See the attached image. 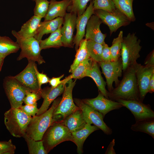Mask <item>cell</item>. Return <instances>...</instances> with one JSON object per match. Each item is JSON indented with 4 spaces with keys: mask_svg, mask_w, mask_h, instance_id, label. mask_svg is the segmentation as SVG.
Here are the masks:
<instances>
[{
    "mask_svg": "<svg viewBox=\"0 0 154 154\" xmlns=\"http://www.w3.org/2000/svg\"><path fill=\"white\" fill-rule=\"evenodd\" d=\"M123 72L122 80L112 91L108 92L109 98L115 101L119 99L140 101L135 70L133 66L132 65Z\"/></svg>",
    "mask_w": 154,
    "mask_h": 154,
    "instance_id": "6da1fadb",
    "label": "cell"
},
{
    "mask_svg": "<svg viewBox=\"0 0 154 154\" xmlns=\"http://www.w3.org/2000/svg\"><path fill=\"white\" fill-rule=\"evenodd\" d=\"M61 98L55 99L51 107L42 114L32 117L26 129V133L36 141L42 140L48 128L55 121L52 116L54 111Z\"/></svg>",
    "mask_w": 154,
    "mask_h": 154,
    "instance_id": "7a4b0ae2",
    "label": "cell"
},
{
    "mask_svg": "<svg viewBox=\"0 0 154 154\" xmlns=\"http://www.w3.org/2000/svg\"><path fill=\"white\" fill-rule=\"evenodd\" d=\"M32 117L27 115L21 109L11 108L4 114V122L11 135L23 137L26 133Z\"/></svg>",
    "mask_w": 154,
    "mask_h": 154,
    "instance_id": "3957f363",
    "label": "cell"
},
{
    "mask_svg": "<svg viewBox=\"0 0 154 154\" xmlns=\"http://www.w3.org/2000/svg\"><path fill=\"white\" fill-rule=\"evenodd\" d=\"M42 140L48 153L60 143L66 141L72 142L71 133L60 121H55L44 134Z\"/></svg>",
    "mask_w": 154,
    "mask_h": 154,
    "instance_id": "277c9868",
    "label": "cell"
},
{
    "mask_svg": "<svg viewBox=\"0 0 154 154\" xmlns=\"http://www.w3.org/2000/svg\"><path fill=\"white\" fill-rule=\"evenodd\" d=\"M12 35L16 38L20 48V54L17 58L20 60L24 58H26L28 61L37 62L39 64L45 62L40 54L41 49L39 41L34 37L25 38L20 36L17 32L14 30L11 31Z\"/></svg>",
    "mask_w": 154,
    "mask_h": 154,
    "instance_id": "5b68a950",
    "label": "cell"
},
{
    "mask_svg": "<svg viewBox=\"0 0 154 154\" xmlns=\"http://www.w3.org/2000/svg\"><path fill=\"white\" fill-rule=\"evenodd\" d=\"M140 42L135 33H129L123 37L121 51L123 72L137 62L140 57L139 52L142 48Z\"/></svg>",
    "mask_w": 154,
    "mask_h": 154,
    "instance_id": "8992f818",
    "label": "cell"
},
{
    "mask_svg": "<svg viewBox=\"0 0 154 154\" xmlns=\"http://www.w3.org/2000/svg\"><path fill=\"white\" fill-rule=\"evenodd\" d=\"M76 80H68L65 84L62 97L59 104L54 110L52 118L55 121H61L79 108L76 105L72 98L73 89Z\"/></svg>",
    "mask_w": 154,
    "mask_h": 154,
    "instance_id": "52a82bcc",
    "label": "cell"
},
{
    "mask_svg": "<svg viewBox=\"0 0 154 154\" xmlns=\"http://www.w3.org/2000/svg\"><path fill=\"white\" fill-rule=\"evenodd\" d=\"M3 85L11 108H20L22 105L27 94L32 91L22 84L13 76L5 77Z\"/></svg>",
    "mask_w": 154,
    "mask_h": 154,
    "instance_id": "ba28073f",
    "label": "cell"
},
{
    "mask_svg": "<svg viewBox=\"0 0 154 154\" xmlns=\"http://www.w3.org/2000/svg\"><path fill=\"white\" fill-rule=\"evenodd\" d=\"M74 101L81 110L86 123L93 124L106 135H110L112 133V130L104 121L101 114L85 104L80 99L74 98Z\"/></svg>",
    "mask_w": 154,
    "mask_h": 154,
    "instance_id": "9c48e42d",
    "label": "cell"
},
{
    "mask_svg": "<svg viewBox=\"0 0 154 154\" xmlns=\"http://www.w3.org/2000/svg\"><path fill=\"white\" fill-rule=\"evenodd\" d=\"M94 14L108 26L110 35L121 27L126 26L131 22L124 14L116 8L111 12L101 9L95 10Z\"/></svg>",
    "mask_w": 154,
    "mask_h": 154,
    "instance_id": "30bf717a",
    "label": "cell"
},
{
    "mask_svg": "<svg viewBox=\"0 0 154 154\" xmlns=\"http://www.w3.org/2000/svg\"><path fill=\"white\" fill-rule=\"evenodd\" d=\"M98 63L101 67L102 73L106 78L108 92H110L114 88L113 83L114 82L115 86L116 87L120 81L118 78L122 75L123 65L121 57L116 61H102Z\"/></svg>",
    "mask_w": 154,
    "mask_h": 154,
    "instance_id": "8fae6325",
    "label": "cell"
},
{
    "mask_svg": "<svg viewBox=\"0 0 154 154\" xmlns=\"http://www.w3.org/2000/svg\"><path fill=\"white\" fill-rule=\"evenodd\" d=\"M132 65L135 70L140 100L143 102L148 93L149 83L152 74L154 72V66L142 65L137 62Z\"/></svg>",
    "mask_w": 154,
    "mask_h": 154,
    "instance_id": "7c38bea8",
    "label": "cell"
},
{
    "mask_svg": "<svg viewBox=\"0 0 154 154\" xmlns=\"http://www.w3.org/2000/svg\"><path fill=\"white\" fill-rule=\"evenodd\" d=\"M37 66L35 62L29 60L25 69L13 76L22 84L32 91L40 93L41 88L39 87L37 78L35 70Z\"/></svg>",
    "mask_w": 154,
    "mask_h": 154,
    "instance_id": "4fadbf2b",
    "label": "cell"
},
{
    "mask_svg": "<svg viewBox=\"0 0 154 154\" xmlns=\"http://www.w3.org/2000/svg\"><path fill=\"white\" fill-rule=\"evenodd\" d=\"M116 101L129 109L133 115L136 121L154 118V112L149 104H145L139 100H127L120 99Z\"/></svg>",
    "mask_w": 154,
    "mask_h": 154,
    "instance_id": "5bb4252c",
    "label": "cell"
},
{
    "mask_svg": "<svg viewBox=\"0 0 154 154\" xmlns=\"http://www.w3.org/2000/svg\"><path fill=\"white\" fill-rule=\"evenodd\" d=\"M82 100L85 104L101 114L104 118L106 114L110 111L119 109L123 107L119 102L105 98L99 91L96 97Z\"/></svg>",
    "mask_w": 154,
    "mask_h": 154,
    "instance_id": "9a60e30c",
    "label": "cell"
},
{
    "mask_svg": "<svg viewBox=\"0 0 154 154\" xmlns=\"http://www.w3.org/2000/svg\"><path fill=\"white\" fill-rule=\"evenodd\" d=\"M76 15L73 13H66L63 18V26L61 29V42L63 46L73 47L74 32L76 27Z\"/></svg>",
    "mask_w": 154,
    "mask_h": 154,
    "instance_id": "2e32d148",
    "label": "cell"
},
{
    "mask_svg": "<svg viewBox=\"0 0 154 154\" xmlns=\"http://www.w3.org/2000/svg\"><path fill=\"white\" fill-rule=\"evenodd\" d=\"M89 6L82 15L77 16L76 29V33L74 36V44L75 49L78 48L80 43L85 35L86 29L88 22L91 16L94 14L93 6L94 0H90Z\"/></svg>",
    "mask_w": 154,
    "mask_h": 154,
    "instance_id": "e0dca14e",
    "label": "cell"
},
{
    "mask_svg": "<svg viewBox=\"0 0 154 154\" xmlns=\"http://www.w3.org/2000/svg\"><path fill=\"white\" fill-rule=\"evenodd\" d=\"M102 23L100 19L96 15H92L87 24L86 29L85 39L91 40L102 45L104 44L106 34L101 31L100 26Z\"/></svg>",
    "mask_w": 154,
    "mask_h": 154,
    "instance_id": "ac0fdd59",
    "label": "cell"
},
{
    "mask_svg": "<svg viewBox=\"0 0 154 154\" xmlns=\"http://www.w3.org/2000/svg\"><path fill=\"white\" fill-rule=\"evenodd\" d=\"M65 84L61 83L52 89L51 87H46L41 89L40 94L43 99V101L36 116L39 115L47 110L50 104L63 93Z\"/></svg>",
    "mask_w": 154,
    "mask_h": 154,
    "instance_id": "d6986e66",
    "label": "cell"
},
{
    "mask_svg": "<svg viewBox=\"0 0 154 154\" xmlns=\"http://www.w3.org/2000/svg\"><path fill=\"white\" fill-rule=\"evenodd\" d=\"M71 1V0L60 1L50 0L47 12L44 17V21L52 20L59 17L64 18Z\"/></svg>",
    "mask_w": 154,
    "mask_h": 154,
    "instance_id": "ffe728a7",
    "label": "cell"
},
{
    "mask_svg": "<svg viewBox=\"0 0 154 154\" xmlns=\"http://www.w3.org/2000/svg\"><path fill=\"white\" fill-rule=\"evenodd\" d=\"M99 129L96 126L86 123L81 129L71 133L72 142L76 145L78 154L83 153V145L87 137L92 133Z\"/></svg>",
    "mask_w": 154,
    "mask_h": 154,
    "instance_id": "44dd1931",
    "label": "cell"
},
{
    "mask_svg": "<svg viewBox=\"0 0 154 154\" xmlns=\"http://www.w3.org/2000/svg\"><path fill=\"white\" fill-rule=\"evenodd\" d=\"M63 21V18L60 17L49 21H41L34 38L39 41L44 35L51 33L61 27Z\"/></svg>",
    "mask_w": 154,
    "mask_h": 154,
    "instance_id": "7402d4cb",
    "label": "cell"
},
{
    "mask_svg": "<svg viewBox=\"0 0 154 154\" xmlns=\"http://www.w3.org/2000/svg\"><path fill=\"white\" fill-rule=\"evenodd\" d=\"M98 63L93 60L90 67L87 70L86 77L91 78L94 80L100 92L107 98L108 97V91L106 88V83L104 80L101 75Z\"/></svg>",
    "mask_w": 154,
    "mask_h": 154,
    "instance_id": "603a6c76",
    "label": "cell"
},
{
    "mask_svg": "<svg viewBox=\"0 0 154 154\" xmlns=\"http://www.w3.org/2000/svg\"><path fill=\"white\" fill-rule=\"evenodd\" d=\"M60 121L71 133L81 129L86 123L80 109Z\"/></svg>",
    "mask_w": 154,
    "mask_h": 154,
    "instance_id": "cb8c5ba5",
    "label": "cell"
},
{
    "mask_svg": "<svg viewBox=\"0 0 154 154\" xmlns=\"http://www.w3.org/2000/svg\"><path fill=\"white\" fill-rule=\"evenodd\" d=\"M41 19V17L34 15L23 24L18 33L25 38L34 37Z\"/></svg>",
    "mask_w": 154,
    "mask_h": 154,
    "instance_id": "d4e9b609",
    "label": "cell"
},
{
    "mask_svg": "<svg viewBox=\"0 0 154 154\" xmlns=\"http://www.w3.org/2000/svg\"><path fill=\"white\" fill-rule=\"evenodd\" d=\"M19 49L16 42L9 37L0 36V58L4 59L10 54L17 52Z\"/></svg>",
    "mask_w": 154,
    "mask_h": 154,
    "instance_id": "484cf974",
    "label": "cell"
},
{
    "mask_svg": "<svg viewBox=\"0 0 154 154\" xmlns=\"http://www.w3.org/2000/svg\"><path fill=\"white\" fill-rule=\"evenodd\" d=\"M60 27L54 32L51 33L47 38L39 41L40 47L42 49L51 48H58L63 46L61 42V29Z\"/></svg>",
    "mask_w": 154,
    "mask_h": 154,
    "instance_id": "4316f807",
    "label": "cell"
},
{
    "mask_svg": "<svg viewBox=\"0 0 154 154\" xmlns=\"http://www.w3.org/2000/svg\"><path fill=\"white\" fill-rule=\"evenodd\" d=\"M131 129L135 131L145 133L154 139V118L144 119L136 121Z\"/></svg>",
    "mask_w": 154,
    "mask_h": 154,
    "instance_id": "83f0119b",
    "label": "cell"
},
{
    "mask_svg": "<svg viewBox=\"0 0 154 154\" xmlns=\"http://www.w3.org/2000/svg\"><path fill=\"white\" fill-rule=\"evenodd\" d=\"M93 61L90 58L84 60L80 63L71 75L62 80V83L65 84L71 79H80L86 77L87 70L91 66Z\"/></svg>",
    "mask_w": 154,
    "mask_h": 154,
    "instance_id": "f1b7e54d",
    "label": "cell"
},
{
    "mask_svg": "<svg viewBox=\"0 0 154 154\" xmlns=\"http://www.w3.org/2000/svg\"><path fill=\"white\" fill-rule=\"evenodd\" d=\"M116 8L124 14L131 22L135 21L133 3L134 0H112Z\"/></svg>",
    "mask_w": 154,
    "mask_h": 154,
    "instance_id": "f546056e",
    "label": "cell"
},
{
    "mask_svg": "<svg viewBox=\"0 0 154 154\" xmlns=\"http://www.w3.org/2000/svg\"><path fill=\"white\" fill-rule=\"evenodd\" d=\"M87 40L83 39L80 42L76 52L75 59L71 65L69 70V72L72 73L80 63L84 60L90 58L86 48Z\"/></svg>",
    "mask_w": 154,
    "mask_h": 154,
    "instance_id": "4dcf8cb0",
    "label": "cell"
},
{
    "mask_svg": "<svg viewBox=\"0 0 154 154\" xmlns=\"http://www.w3.org/2000/svg\"><path fill=\"white\" fill-rule=\"evenodd\" d=\"M86 45L90 58L98 63L102 62V45L91 40H87Z\"/></svg>",
    "mask_w": 154,
    "mask_h": 154,
    "instance_id": "1f68e13d",
    "label": "cell"
},
{
    "mask_svg": "<svg viewBox=\"0 0 154 154\" xmlns=\"http://www.w3.org/2000/svg\"><path fill=\"white\" fill-rule=\"evenodd\" d=\"M26 141L30 154H47L42 140L36 141L25 133L23 137Z\"/></svg>",
    "mask_w": 154,
    "mask_h": 154,
    "instance_id": "d6a6232c",
    "label": "cell"
},
{
    "mask_svg": "<svg viewBox=\"0 0 154 154\" xmlns=\"http://www.w3.org/2000/svg\"><path fill=\"white\" fill-rule=\"evenodd\" d=\"M90 0H71L67 11L68 13L76 14L77 16H80L84 12L87 7V5Z\"/></svg>",
    "mask_w": 154,
    "mask_h": 154,
    "instance_id": "836d02e7",
    "label": "cell"
},
{
    "mask_svg": "<svg viewBox=\"0 0 154 154\" xmlns=\"http://www.w3.org/2000/svg\"><path fill=\"white\" fill-rule=\"evenodd\" d=\"M123 39V32L121 31L117 37L113 40L112 46L110 47L113 61L117 60L120 57Z\"/></svg>",
    "mask_w": 154,
    "mask_h": 154,
    "instance_id": "e575fe53",
    "label": "cell"
},
{
    "mask_svg": "<svg viewBox=\"0 0 154 154\" xmlns=\"http://www.w3.org/2000/svg\"><path fill=\"white\" fill-rule=\"evenodd\" d=\"M34 9V15L41 18H44L48 9L49 1L48 0H35Z\"/></svg>",
    "mask_w": 154,
    "mask_h": 154,
    "instance_id": "d590c367",
    "label": "cell"
},
{
    "mask_svg": "<svg viewBox=\"0 0 154 154\" xmlns=\"http://www.w3.org/2000/svg\"><path fill=\"white\" fill-rule=\"evenodd\" d=\"M93 6L94 10L101 9L109 12L116 9L112 0H94Z\"/></svg>",
    "mask_w": 154,
    "mask_h": 154,
    "instance_id": "8d00e7d4",
    "label": "cell"
},
{
    "mask_svg": "<svg viewBox=\"0 0 154 154\" xmlns=\"http://www.w3.org/2000/svg\"><path fill=\"white\" fill-rule=\"evenodd\" d=\"M16 148L11 139L7 141H0V154H14Z\"/></svg>",
    "mask_w": 154,
    "mask_h": 154,
    "instance_id": "74e56055",
    "label": "cell"
},
{
    "mask_svg": "<svg viewBox=\"0 0 154 154\" xmlns=\"http://www.w3.org/2000/svg\"><path fill=\"white\" fill-rule=\"evenodd\" d=\"M41 98L40 93L31 91L27 94L23 101L25 104L33 105L37 104V101Z\"/></svg>",
    "mask_w": 154,
    "mask_h": 154,
    "instance_id": "f35d334b",
    "label": "cell"
},
{
    "mask_svg": "<svg viewBox=\"0 0 154 154\" xmlns=\"http://www.w3.org/2000/svg\"><path fill=\"white\" fill-rule=\"evenodd\" d=\"M20 108L29 116H35L38 112L39 109L37 108V104L33 105H22Z\"/></svg>",
    "mask_w": 154,
    "mask_h": 154,
    "instance_id": "ab89813d",
    "label": "cell"
},
{
    "mask_svg": "<svg viewBox=\"0 0 154 154\" xmlns=\"http://www.w3.org/2000/svg\"><path fill=\"white\" fill-rule=\"evenodd\" d=\"M102 59V61L105 62L113 61L110 47L105 43L103 45Z\"/></svg>",
    "mask_w": 154,
    "mask_h": 154,
    "instance_id": "60d3db41",
    "label": "cell"
},
{
    "mask_svg": "<svg viewBox=\"0 0 154 154\" xmlns=\"http://www.w3.org/2000/svg\"><path fill=\"white\" fill-rule=\"evenodd\" d=\"M35 70L39 86L40 88L41 89L42 85L48 83L50 79L46 74L39 72L37 66L35 68Z\"/></svg>",
    "mask_w": 154,
    "mask_h": 154,
    "instance_id": "b9f144b4",
    "label": "cell"
},
{
    "mask_svg": "<svg viewBox=\"0 0 154 154\" xmlns=\"http://www.w3.org/2000/svg\"><path fill=\"white\" fill-rule=\"evenodd\" d=\"M64 76V74H63L60 76L57 77H53L51 79H50L48 82L51 86V89L55 88L60 84L62 83V80H60Z\"/></svg>",
    "mask_w": 154,
    "mask_h": 154,
    "instance_id": "7bdbcfd3",
    "label": "cell"
},
{
    "mask_svg": "<svg viewBox=\"0 0 154 154\" xmlns=\"http://www.w3.org/2000/svg\"><path fill=\"white\" fill-rule=\"evenodd\" d=\"M144 64L149 66H154V50L148 54L145 61Z\"/></svg>",
    "mask_w": 154,
    "mask_h": 154,
    "instance_id": "ee69618b",
    "label": "cell"
},
{
    "mask_svg": "<svg viewBox=\"0 0 154 154\" xmlns=\"http://www.w3.org/2000/svg\"><path fill=\"white\" fill-rule=\"evenodd\" d=\"M115 144V140L113 139L110 143L105 152V154H116L114 147Z\"/></svg>",
    "mask_w": 154,
    "mask_h": 154,
    "instance_id": "f6af8a7d",
    "label": "cell"
},
{
    "mask_svg": "<svg viewBox=\"0 0 154 154\" xmlns=\"http://www.w3.org/2000/svg\"><path fill=\"white\" fill-rule=\"evenodd\" d=\"M154 92V72L151 76L149 83L148 92L152 93Z\"/></svg>",
    "mask_w": 154,
    "mask_h": 154,
    "instance_id": "bcb514c9",
    "label": "cell"
},
{
    "mask_svg": "<svg viewBox=\"0 0 154 154\" xmlns=\"http://www.w3.org/2000/svg\"><path fill=\"white\" fill-rule=\"evenodd\" d=\"M4 59L0 58V72L1 71L4 61Z\"/></svg>",
    "mask_w": 154,
    "mask_h": 154,
    "instance_id": "7dc6e473",
    "label": "cell"
},
{
    "mask_svg": "<svg viewBox=\"0 0 154 154\" xmlns=\"http://www.w3.org/2000/svg\"><path fill=\"white\" fill-rule=\"evenodd\" d=\"M31 0L32 1H35V0Z\"/></svg>",
    "mask_w": 154,
    "mask_h": 154,
    "instance_id": "c3c4849f",
    "label": "cell"
}]
</instances>
